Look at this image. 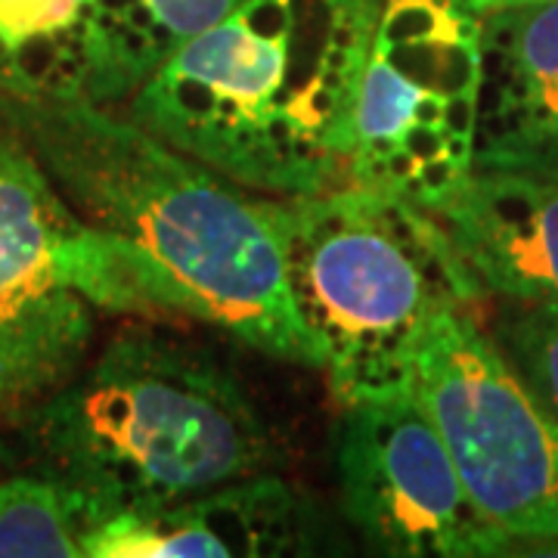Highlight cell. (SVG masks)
Here are the masks:
<instances>
[{
    "label": "cell",
    "mask_w": 558,
    "mask_h": 558,
    "mask_svg": "<svg viewBox=\"0 0 558 558\" xmlns=\"http://www.w3.org/2000/svg\"><path fill=\"white\" fill-rule=\"evenodd\" d=\"M497 0H381L348 180L435 211L475 171L481 35Z\"/></svg>",
    "instance_id": "5"
},
{
    "label": "cell",
    "mask_w": 558,
    "mask_h": 558,
    "mask_svg": "<svg viewBox=\"0 0 558 558\" xmlns=\"http://www.w3.org/2000/svg\"><path fill=\"white\" fill-rule=\"evenodd\" d=\"M509 3H537V0H497V7H509Z\"/></svg>",
    "instance_id": "15"
},
{
    "label": "cell",
    "mask_w": 558,
    "mask_h": 558,
    "mask_svg": "<svg viewBox=\"0 0 558 558\" xmlns=\"http://www.w3.org/2000/svg\"><path fill=\"white\" fill-rule=\"evenodd\" d=\"M0 124L84 220L69 282L94 311L215 326L319 369L289 292L279 205L168 146L112 106L0 97Z\"/></svg>",
    "instance_id": "1"
},
{
    "label": "cell",
    "mask_w": 558,
    "mask_h": 558,
    "mask_svg": "<svg viewBox=\"0 0 558 558\" xmlns=\"http://www.w3.org/2000/svg\"><path fill=\"white\" fill-rule=\"evenodd\" d=\"M381 0H242L128 97V119L260 196L348 183Z\"/></svg>",
    "instance_id": "2"
},
{
    "label": "cell",
    "mask_w": 558,
    "mask_h": 558,
    "mask_svg": "<svg viewBox=\"0 0 558 558\" xmlns=\"http://www.w3.org/2000/svg\"><path fill=\"white\" fill-rule=\"evenodd\" d=\"M94 0H0V97L87 100Z\"/></svg>",
    "instance_id": "12"
},
{
    "label": "cell",
    "mask_w": 558,
    "mask_h": 558,
    "mask_svg": "<svg viewBox=\"0 0 558 558\" xmlns=\"http://www.w3.org/2000/svg\"><path fill=\"white\" fill-rule=\"evenodd\" d=\"M336 478L344 524L376 556L484 558L521 546L469 497L416 391L341 407Z\"/></svg>",
    "instance_id": "7"
},
{
    "label": "cell",
    "mask_w": 558,
    "mask_h": 558,
    "mask_svg": "<svg viewBox=\"0 0 558 558\" xmlns=\"http://www.w3.org/2000/svg\"><path fill=\"white\" fill-rule=\"evenodd\" d=\"M413 391L481 512L527 553H558V425L475 311H444Z\"/></svg>",
    "instance_id": "6"
},
{
    "label": "cell",
    "mask_w": 558,
    "mask_h": 558,
    "mask_svg": "<svg viewBox=\"0 0 558 558\" xmlns=\"http://www.w3.org/2000/svg\"><path fill=\"white\" fill-rule=\"evenodd\" d=\"M25 438L40 478L78 502L84 531L282 465L240 376L202 344L153 329L116 336L32 403Z\"/></svg>",
    "instance_id": "3"
},
{
    "label": "cell",
    "mask_w": 558,
    "mask_h": 558,
    "mask_svg": "<svg viewBox=\"0 0 558 558\" xmlns=\"http://www.w3.org/2000/svg\"><path fill=\"white\" fill-rule=\"evenodd\" d=\"M84 515L50 478L0 481V558H81Z\"/></svg>",
    "instance_id": "13"
},
{
    "label": "cell",
    "mask_w": 558,
    "mask_h": 558,
    "mask_svg": "<svg viewBox=\"0 0 558 558\" xmlns=\"http://www.w3.org/2000/svg\"><path fill=\"white\" fill-rule=\"evenodd\" d=\"M478 165H558V0L484 16Z\"/></svg>",
    "instance_id": "11"
},
{
    "label": "cell",
    "mask_w": 558,
    "mask_h": 558,
    "mask_svg": "<svg viewBox=\"0 0 558 558\" xmlns=\"http://www.w3.org/2000/svg\"><path fill=\"white\" fill-rule=\"evenodd\" d=\"M481 319L558 425V301L490 299Z\"/></svg>",
    "instance_id": "14"
},
{
    "label": "cell",
    "mask_w": 558,
    "mask_h": 558,
    "mask_svg": "<svg viewBox=\"0 0 558 558\" xmlns=\"http://www.w3.org/2000/svg\"><path fill=\"white\" fill-rule=\"evenodd\" d=\"M438 218L487 299L558 301V165H478Z\"/></svg>",
    "instance_id": "10"
},
{
    "label": "cell",
    "mask_w": 558,
    "mask_h": 558,
    "mask_svg": "<svg viewBox=\"0 0 558 558\" xmlns=\"http://www.w3.org/2000/svg\"><path fill=\"white\" fill-rule=\"evenodd\" d=\"M341 549L348 539L326 506L277 472L161 509L119 512L81 534L87 558H282Z\"/></svg>",
    "instance_id": "9"
},
{
    "label": "cell",
    "mask_w": 558,
    "mask_h": 558,
    "mask_svg": "<svg viewBox=\"0 0 558 558\" xmlns=\"http://www.w3.org/2000/svg\"><path fill=\"white\" fill-rule=\"evenodd\" d=\"M81 227L38 156L0 124V410L38 403L87 360L97 311L69 282Z\"/></svg>",
    "instance_id": "8"
},
{
    "label": "cell",
    "mask_w": 558,
    "mask_h": 558,
    "mask_svg": "<svg viewBox=\"0 0 558 558\" xmlns=\"http://www.w3.org/2000/svg\"><path fill=\"white\" fill-rule=\"evenodd\" d=\"M277 205L289 292L341 407L410 391L432 323L490 301L416 202L348 180Z\"/></svg>",
    "instance_id": "4"
}]
</instances>
